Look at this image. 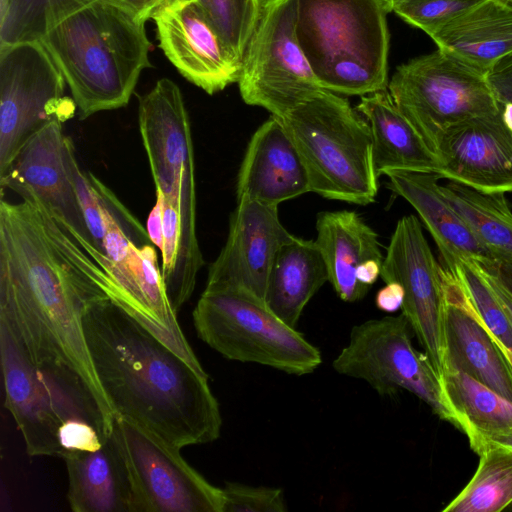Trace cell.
Listing matches in <instances>:
<instances>
[{"label":"cell","mask_w":512,"mask_h":512,"mask_svg":"<svg viewBox=\"0 0 512 512\" xmlns=\"http://www.w3.org/2000/svg\"><path fill=\"white\" fill-rule=\"evenodd\" d=\"M138 125L156 195L178 210L181 242L176 268L166 286L178 312L192 296L204 261L196 233L194 150L189 116L180 88L159 79L139 97Z\"/></svg>","instance_id":"cell-5"},{"label":"cell","mask_w":512,"mask_h":512,"mask_svg":"<svg viewBox=\"0 0 512 512\" xmlns=\"http://www.w3.org/2000/svg\"><path fill=\"white\" fill-rule=\"evenodd\" d=\"M294 235L282 225L278 206L237 200L225 245L210 265L206 289H239L265 302L277 252Z\"/></svg>","instance_id":"cell-17"},{"label":"cell","mask_w":512,"mask_h":512,"mask_svg":"<svg viewBox=\"0 0 512 512\" xmlns=\"http://www.w3.org/2000/svg\"><path fill=\"white\" fill-rule=\"evenodd\" d=\"M327 281V267L315 240L294 236L281 246L273 261L265 303L278 318L296 328L305 306Z\"/></svg>","instance_id":"cell-26"},{"label":"cell","mask_w":512,"mask_h":512,"mask_svg":"<svg viewBox=\"0 0 512 512\" xmlns=\"http://www.w3.org/2000/svg\"><path fill=\"white\" fill-rule=\"evenodd\" d=\"M387 88L434 152L451 127L498 112L486 74L439 49L398 66Z\"/></svg>","instance_id":"cell-9"},{"label":"cell","mask_w":512,"mask_h":512,"mask_svg":"<svg viewBox=\"0 0 512 512\" xmlns=\"http://www.w3.org/2000/svg\"><path fill=\"white\" fill-rule=\"evenodd\" d=\"M93 0H0V44L38 41L56 22Z\"/></svg>","instance_id":"cell-30"},{"label":"cell","mask_w":512,"mask_h":512,"mask_svg":"<svg viewBox=\"0 0 512 512\" xmlns=\"http://www.w3.org/2000/svg\"><path fill=\"white\" fill-rule=\"evenodd\" d=\"M192 317L198 337L227 359L297 376L314 372L322 362L316 346L246 291L205 288Z\"/></svg>","instance_id":"cell-7"},{"label":"cell","mask_w":512,"mask_h":512,"mask_svg":"<svg viewBox=\"0 0 512 512\" xmlns=\"http://www.w3.org/2000/svg\"><path fill=\"white\" fill-rule=\"evenodd\" d=\"M297 13L298 0H263L238 80L246 104L280 118L325 90L300 46Z\"/></svg>","instance_id":"cell-10"},{"label":"cell","mask_w":512,"mask_h":512,"mask_svg":"<svg viewBox=\"0 0 512 512\" xmlns=\"http://www.w3.org/2000/svg\"><path fill=\"white\" fill-rule=\"evenodd\" d=\"M504 2H506L507 4L511 5L512 6V0H502Z\"/></svg>","instance_id":"cell-43"},{"label":"cell","mask_w":512,"mask_h":512,"mask_svg":"<svg viewBox=\"0 0 512 512\" xmlns=\"http://www.w3.org/2000/svg\"><path fill=\"white\" fill-rule=\"evenodd\" d=\"M478 267L512 323V264Z\"/></svg>","instance_id":"cell-36"},{"label":"cell","mask_w":512,"mask_h":512,"mask_svg":"<svg viewBox=\"0 0 512 512\" xmlns=\"http://www.w3.org/2000/svg\"><path fill=\"white\" fill-rule=\"evenodd\" d=\"M495 339V338H494ZM496 340V339H495ZM497 344L499 345L500 349L502 350L504 356L506 357L508 363L510 364V366L512 367V351L508 350L507 348H505L503 345H501L497 340H496Z\"/></svg>","instance_id":"cell-42"},{"label":"cell","mask_w":512,"mask_h":512,"mask_svg":"<svg viewBox=\"0 0 512 512\" xmlns=\"http://www.w3.org/2000/svg\"><path fill=\"white\" fill-rule=\"evenodd\" d=\"M382 263L377 260H368L362 263L356 272L358 281L370 288L380 276Z\"/></svg>","instance_id":"cell-40"},{"label":"cell","mask_w":512,"mask_h":512,"mask_svg":"<svg viewBox=\"0 0 512 512\" xmlns=\"http://www.w3.org/2000/svg\"><path fill=\"white\" fill-rule=\"evenodd\" d=\"M130 10L143 22L153 18L154 14L172 0H113Z\"/></svg>","instance_id":"cell-38"},{"label":"cell","mask_w":512,"mask_h":512,"mask_svg":"<svg viewBox=\"0 0 512 512\" xmlns=\"http://www.w3.org/2000/svg\"><path fill=\"white\" fill-rule=\"evenodd\" d=\"M481 440H488L491 442H495V443L503 445L509 449H512V435L498 436V437H494V438H490V439H481Z\"/></svg>","instance_id":"cell-41"},{"label":"cell","mask_w":512,"mask_h":512,"mask_svg":"<svg viewBox=\"0 0 512 512\" xmlns=\"http://www.w3.org/2000/svg\"><path fill=\"white\" fill-rule=\"evenodd\" d=\"M232 53L242 62L263 0H197Z\"/></svg>","instance_id":"cell-32"},{"label":"cell","mask_w":512,"mask_h":512,"mask_svg":"<svg viewBox=\"0 0 512 512\" xmlns=\"http://www.w3.org/2000/svg\"><path fill=\"white\" fill-rule=\"evenodd\" d=\"M5 406L13 416L30 456L62 458L59 434L69 420L93 424L111 434L114 419L86 389L56 380L33 364L9 330L0 324Z\"/></svg>","instance_id":"cell-8"},{"label":"cell","mask_w":512,"mask_h":512,"mask_svg":"<svg viewBox=\"0 0 512 512\" xmlns=\"http://www.w3.org/2000/svg\"><path fill=\"white\" fill-rule=\"evenodd\" d=\"M61 71L80 119L125 107L152 47L145 22L113 0H93L38 40Z\"/></svg>","instance_id":"cell-3"},{"label":"cell","mask_w":512,"mask_h":512,"mask_svg":"<svg viewBox=\"0 0 512 512\" xmlns=\"http://www.w3.org/2000/svg\"><path fill=\"white\" fill-rule=\"evenodd\" d=\"M482 0H390L391 9L429 36Z\"/></svg>","instance_id":"cell-33"},{"label":"cell","mask_w":512,"mask_h":512,"mask_svg":"<svg viewBox=\"0 0 512 512\" xmlns=\"http://www.w3.org/2000/svg\"><path fill=\"white\" fill-rule=\"evenodd\" d=\"M107 298L129 300L110 260L35 199L0 202V324L30 361L56 380L87 389L114 412L98 379L83 316Z\"/></svg>","instance_id":"cell-1"},{"label":"cell","mask_w":512,"mask_h":512,"mask_svg":"<svg viewBox=\"0 0 512 512\" xmlns=\"http://www.w3.org/2000/svg\"><path fill=\"white\" fill-rule=\"evenodd\" d=\"M388 188L404 198L418 213L433 237L444 263L471 260L479 266L497 262L474 232L445 199L435 173L390 171Z\"/></svg>","instance_id":"cell-21"},{"label":"cell","mask_w":512,"mask_h":512,"mask_svg":"<svg viewBox=\"0 0 512 512\" xmlns=\"http://www.w3.org/2000/svg\"><path fill=\"white\" fill-rule=\"evenodd\" d=\"M65 85L40 41L0 44V176L42 128L73 117L77 107Z\"/></svg>","instance_id":"cell-12"},{"label":"cell","mask_w":512,"mask_h":512,"mask_svg":"<svg viewBox=\"0 0 512 512\" xmlns=\"http://www.w3.org/2000/svg\"><path fill=\"white\" fill-rule=\"evenodd\" d=\"M404 291L400 284L389 282L381 288L375 297V303L379 310L393 313L402 307Z\"/></svg>","instance_id":"cell-37"},{"label":"cell","mask_w":512,"mask_h":512,"mask_svg":"<svg viewBox=\"0 0 512 512\" xmlns=\"http://www.w3.org/2000/svg\"><path fill=\"white\" fill-rule=\"evenodd\" d=\"M356 110L371 129L373 163L378 177L400 170L437 174V155L396 106L388 88L361 96Z\"/></svg>","instance_id":"cell-23"},{"label":"cell","mask_w":512,"mask_h":512,"mask_svg":"<svg viewBox=\"0 0 512 512\" xmlns=\"http://www.w3.org/2000/svg\"><path fill=\"white\" fill-rule=\"evenodd\" d=\"M380 277L404 291L402 314L441 378L445 369L444 289L436 261L414 215L398 220L382 263Z\"/></svg>","instance_id":"cell-14"},{"label":"cell","mask_w":512,"mask_h":512,"mask_svg":"<svg viewBox=\"0 0 512 512\" xmlns=\"http://www.w3.org/2000/svg\"><path fill=\"white\" fill-rule=\"evenodd\" d=\"M479 455L468 484L443 512H500L512 509V449L488 440L470 444Z\"/></svg>","instance_id":"cell-29"},{"label":"cell","mask_w":512,"mask_h":512,"mask_svg":"<svg viewBox=\"0 0 512 512\" xmlns=\"http://www.w3.org/2000/svg\"><path fill=\"white\" fill-rule=\"evenodd\" d=\"M77 166L73 143L64 133L63 123L53 121L22 147L0 176L1 190L7 187L22 199L39 201L93 243L76 192Z\"/></svg>","instance_id":"cell-15"},{"label":"cell","mask_w":512,"mask_h":512,"mask_svg":"<svg viewBox=\"0 0 512 512\" xmlns=\"http://www.w3.org/2000/svg\"><path fill=\"white\" fill-rule=\"evenodd\" d=\"M390 0H298L296 33L319 84L341 95L388 87Z\"/></svg>","instance_id":"cell-4"},{"label":"cell","mask_w":512,"mask_h":512,"mask_svg":"<svg viewBox=\"0 0 512 512\" xmlns=\"http://www.w3.org/2000/svg\"><path fill=\"white\" fill-rule=\"evenodd\" d=\"M282 120L303 160L311 192L358 205L375 201L371 129L345 98L323 90Z\"/></svg>","instance_id":"cell-6"},{"label":"cell","mask_w":512,"mask_h":512,"mask_svg":"<svg viewBox=\"0 0 512 512\" xmlns=\"http://www.w3.org/2000/svg\"><path fill=\"white\" fill-rule=\"evenodd\" d=\"M435 153L440 178L483 193L512 192V131L499 112L451 127Z\"/></svg>","instance_id":"cell-18"},{"label":"cell","mask_w":512,"mask_h":512,"mask_svg":"<svg viewBox=\"0 0 512 512\" xmlns=\"http://www.w3.org/2000/svg\"><path fill=\"white\" fill-rule=\"evenodd\" d=\"M440 190L497 262L512 264V210L505 194L483 193L452 181Z\"/></svg>","instance_id":"cell-28"},{"label":"cell","mask_w":512,"mask_h":512,"mask_svg":"<svg viewBox=\"0 0 512 512\" xmlns=\"http://www.w3.org/2000/svg\"><path fill=\"white\" fill-rule=\"evenodd\" d=\"M307 192L310 183L300 153L282 118L271 115L249 141L238 173L237 200L278 206Z\"/></svg>","instance_id":"cell-20"},{"label":"cell","mask_w":512,"mask_h":512,"mask_svg":"<svg viewBox=\"0 0 512 512\" xmlns=\"http://www.w3.org/2000/svg\"><path fill=\"white\" fill-rule=\"evenodd\" d=\"M146 230L152 244L157 246L160 250L163 244V219L162 201L158 196H156V204L149 214Z\"/></svg>","instance_id":"cell-39"},{"label":"cell","mask_w":512,"mask_h":512,"mask_svg":"<svg viewBox=\"0 0 512 512\" xmlns=\"http://www.w3.org/2000/svg\"><path fill=\"white\" fill-rule=\"evenodd\" d=\"M442 280L445 368L461 370L512 401V367L447 266H442Z\"/></svg>","instance_id":"cell-19"},{"label":"cell","mask_w":512,"mask_h":512,"mask_svg":"<svg viewBox=\"0 0 512 512\" xmlns=\"http://www.w3.org/2000/svg\"><path fill=\"white\" fill-rule=\"evenodd\" d=\"M111 434L128 473L133 512H223L222 488L189 465L180 448L119 416Z\"/></svg>","instance_id":"cell-13"},{"label":"cell","mask_w":512,"mask_h":512,"mask_svg":"<svg viewBox=\"0 0 512 512\" xmlns=\"http://www.w3.org/2000/svg\"><path fill=\"white\" fill-rule=\"evenodd\" d=\"M223 512H285L284 492L280 488L253 487L226 482Z\"/></svg>","instance_id":"cell-34"},{"label":"cell","mask_w":512,"mask_h":512,"mask_svg":"<svg viewBox=\"0 0 512 512\" xmlns=\"http://www.w3.org/2000/svg\"><path fill=\"white\" fill-rule=\"evenodd\" d=\"M63 459L68 474L67 499L71 510L133 512L128 473L112 434L99 448L73 452Z\"/></svg>","instance_id":"cell-25"},{"label":"cell","mask_w":512,"mask_h":512,"mask_svg":"<svg viewBox=\"0 0 512 512\" xmlns=\"http://www.w3.org/2000/svg\"><path fill=\"white\" fill-rule=\"evenodd\" d=\"M498 112L504 124L512 131V53L498 61L487 73Z\"/></svg>","instance_id":"cell-35"},{"label":"cell","mask_w":512,"mask_h":512,"mask_svg":"<svg viewBox=\"0 0 512 512\" xmlns=\"http://www.w3.org/2000/svg\"><path fill=\"white\" fill-rule=\"evenodd\" d=\"M411 331L402 313L355 325L348 344L333 360L332 367L341 375L364 380L380 396L407 390L439 418L455 426L441 379L428 356L414 348Z\"/></svg>","instance_id":"cell-11"},{"label":"cell","mask_w":512,"mask_h":512,"mask_svg":"<svg viewBox=\"0 0 512 512\" xmlns=\"http://www.w3.org/2000/svg\"><path fill=\"white\" fill-rule=\"evenodd\" d=\"M152 19L159 47L189 82L210 95L238 82L242 62L197 0H172Z\"/></svg>","instance_id":"cell-16"},{"label":"cell","mask_w":512,"mask_h":512,"mask_svg":"<svg viewBox=\"0 0 512 512\" xmlns=\"http://www.w3.org/2000/svg\"><path fill=\"white\" fill-rule=\"evenodd\" d=\"M316 244L324 258L328 282L348 303L363 299L369 287L356 276L368 260H384L379 236L355 211H324L316 219Z\"/></svg>","instance_id":"cell-22"},{"label":"cell","mask_w":512,"mask_h":512,"mask_svg":"<svg viewBox=\"0 0 512 512\" xmlns=\"http://www.w3.org/2000/svg\"><path fill=\"white\" fill-rule=\"evenodd\" d=\"M83 324L114 416L180 449L219 438L220 407L206 372L192 367L110 299L90 303Z\"/></svg>","instance_id":"cell-2"},{"label":"cell","mask_w":512,"mask_h":512,"mask_svg":"<svg viewBox=\"0 0 512 512\" xmlns=\"http://www.w3.org/2000/svg\"><path fill=\"white\" fill-rule=\"evenodd\" d=\"M430 37L439 50L486 74L512 53V6L482 0Z\"/></svg>","instance_id":"cell-24"},{"label":"cell","mask_w":512,"mask_h":512,"mask_svg":"<svg viewBox=\"0 0 512 512\" xmlns=\"http://www.w3.org/2000/svg\"><path fill=\"white\" fill-rule=\"evenodd\" d=\"M445 266L454 273L470 306L490 334L512 351V323L477 264L461 259Z\"/></svg>","instance_id":"cell-31"},{"label":"cell","mask_w":512,"mask_h":512,"mask_svg":"<svg viewBox=\"0 0 512 512\" xmlns=\"http://www.w3.org/2000/svg\"><path fill=\"white\" fill-rule=\"evenodd\" d=\"M440 379L455 427L469 444L512 435V401L458 369L446 367Z\"/></svg>","instance_id":"cell-27"}]
</instances>
